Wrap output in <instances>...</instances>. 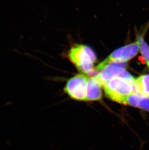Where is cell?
<instances>
[{
	"mask_svg": "<svg viewBox=\"0 0 149 150\" xmlns=\"http://www.w3.org/2000/svg\"><path fill=\"white\" fill-rule=\"evenodd\" d=\"M102 86L95 76L89 77L86 88V100H99L102 98Z\"/></svg>",
	"mask_w": 149,
	"mask_h": 150,
	"instance_id": "cell-6",
	"label": "cell"
},
{
	"mask_svg": "<svg viewBox=\"0 0 149 150\" xmlns=\"http://www.w3.org/2000/svg\"><path fill=\"white\" fill-rule=\"evenodd\" d=\"M123 104L143 109L149 113V97L141 94L133 93L125 99Z\"/></svg>",
	"mask_w": 149,
	"mask_h": 150,
	"instance_id": "cell-7",
	"label": "cell"
},
{
	"mask_svg": "<svg viewBox=\"0 0 149 150\" xmlns=\"http://www.w3.org/2000/svg\"><path fill=\"white\" fill-rule=\"evenodd\" d=\"M134 93L149 96V74L141 75L135 79Z\"/></svg>",
	"mask_w": 149,
	"mask_h": 150,
	"instance_id": "cell-8",
	"label": "cell"
},
{
	"mask_svg": "<svg viewBox=\"0 0 149 150\" xmlns=\"http://www.w3.org/2000/svg\"><path fill=\"white\" fill-rule=\"evenodd\" d=\"M68 57L71 62L82 74H88L94 71V64L97 60L91 48L82 44H76L69 50Z\"/></svg>",
	"mask_w": 149,
	"mask_h": 150,
	"instance_id": "cell-1",
	"label": "cell"
},
{
	"mask_svg": "<svg viewBox=\"0 0 149 150\" xmlns=\"http://www.w3.org/2000/svg\"><path fill=\"white\" fill-rule=\"evenodd\" d=\"M138 51L139 48L136 42L121 47L113 52L104 60L100 63L94 68V71L98 73L105 66L112 62H127L134 58L138 54Z\"/></svg>",
	"mask_w": 149,
	"mask_h": 150,
	"instance_id": "cell-3",
	"label": "cell"
},
{
	"mask_svg": "<svg viewBox=\"0 0 149 150\" xmlns=\"http://www.w3.org/2000/svg\"><path fill=\"white\" fill-rule=\"evenodd\" d=\"M119 76L122 77L133 85H134L135 79L133 77L132 75H131V74L129 73L128 71H124V72L121 74Z\"/></svg>",
	"mask_w": 149,
	"mask_h": 150,
	"instance_id": "cell-10",
	"label": "cell"
},
{
	"mask_svg": "<svg viewBox=\"0 0 149 150\" xmlns=\"http://www.w3.org/2000/svg\"><path fill=\"white\" fill-rule=\"evenodd\" d=\"M136 42L144 62L149 68V46L141 35L137 37Z\"/></svg>",
	"mask_w": 149,
	"mask_h": 150,
	"instance_id": "cell-9",
	"label": "cell"
},
{
	"mask_svg": "<svg viewBox=\"0 0 149 150\" xmlns=\"http://www.w3.org/2000/svg\"><path fill=\"white\" fill-rule=\"evenodd\" d=\"M89 78L84 74L74 75L66 83L65 92L72 99L79 101L86 100V88Z\"/></svg>",
	"mask_w": 149,
	"mask_h": 150,
	"instance_id": "cell-4",
	"label": "cell"
},
{
	"mask_svg": "<svg viewBox=\"0 0 149 150\" xmlns=\"http://www.w3.org/2000/svg\"><path fill=\"white\" fill-rule=\"evenodd\" d=\"M103 88L108 99L122 104L129 95L134 92V85L119 76L105 83Z\"/></svg>",
	"mask_w": 149,
	"mask_h": 150,
	"instance_id": "cell-2",
	"label": "cell"
},
{
	"mask_svg": "<svg viewBox=\"0 0 149 150\" xmlns=\"http://www.w3.org/2000/svg\"></svg>",
	"mask_w": 149,
	"mask_h": 150,
	"instance_id": "cell-11",
	"label": "cell"
},
{
	"mask_svg": "<svg viewBox=\"0 0 149 150\" xmlns=\"http://www.w3.org/2000/svg\"><path fill=\"white\" fill-rule=\"evenodd\" d=\"M127 62H112L105 66L100 72L94 75L103 87L105 83L113 78L119 76L125 71Z\"/></svg>",
	"mask_w": 149,
	"mask_h": 150,
	"instance_id": "cell-5",
	"label": "cell"
}]
</instances>
